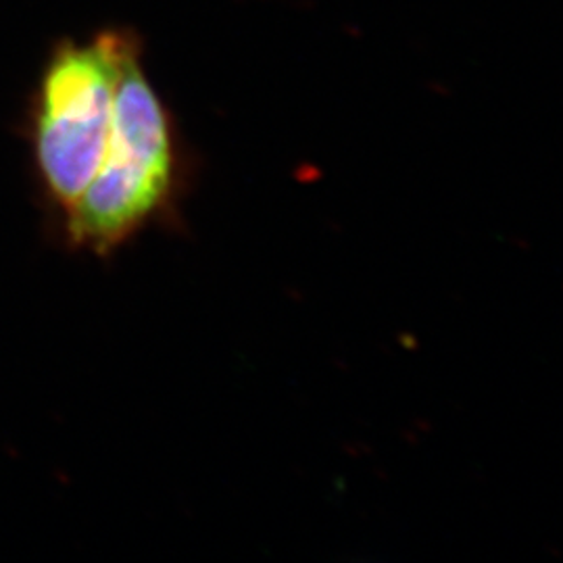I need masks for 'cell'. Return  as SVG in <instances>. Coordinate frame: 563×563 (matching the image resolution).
<instances>
[{
	"mask_svg": "<svg viewBox=\"0 0 563 563\" xmlns=\"http://www.w3.org/2000/svg\"><path fill=\"white\" fill-rule=\"evenodd\" d=\"M123 34L90 46H65L42 95L38 157L51 190L71 207L101 167L113 118Z\"/></svg>",
	"mask_w": 563,
	"mask_h": 563,
	"instance_id": "2",
	"label": "cell"
},
{
	"mask_svg": "<svg viewBox=\"0 0 563 563\" xmlns=\"http://www.w3.org/2000/svg\"><path fill=\"white\" fill-rule=\"evenodd\" d=\"M180 184L172 121L142 74L136 44L123 36L107 151L99 172L69 207L71 236L95 251H109L165 213Z\"/></svg>",
	"mask_w": 563,
	"mask_h": 563,
	"instance_id": "1",
	"label": "cell"
}]
</instances>
